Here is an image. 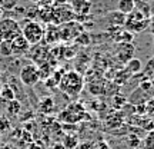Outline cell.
I'll list each match as a JSON object with an SVG mask.
<instances>
[{"label": "cell", "instance_id": "obj_25", "mask_svg": "<svg viewBox=\"0 0 154 149\" xmlns=\"http://www.w3.org/2000/svg\"><path fill=\"white\" fill-rule=\"evenodd\" d=\"M63 146H64V149H74V148L79 146V141H77L76 136H73V135H67L66 138H64Z\"/></svg>", "mask_w": 154, "mask_h": 149}, {"label": "cell", "instance_id": "obj_37", "mask_svg": "<svg viewBox=\"0 0 154 149\" xmlns=\"http://www.w3.org/2000/svg\"><path fill=\"white\" fill-rule=\"evenodd\" d=\"M0 43H2V37H0Z\"/></svg>", "mask_w": 154, "mask_h": 149}, {"label": "cell", "instance_id": "obj_28", "mask_svg": "<svg viewBox=\"0 0 154 149\" xmlns=\"http://www.w3.org/2000/svg\"><path fill=\"white\" fill-rule=\"evenodd\" d=\"M9 126H10L9 121L6 119L5 116H2V118H0V132H5L6 129H9Z\"/></svg>", "mask_w": 154, "mask_h": 149}, {"label": "cell", "instance_id": "obj_24", "mask_svg": "<svg viewBox=\"0 0 154 149\" xmlns=\"http://www.w3.org/2000/svg\"><path fill=\"white\" fill-rule=\"evenodd\" d=\"M141 144H143L144 149H154V131L147 132V135L141 141Z\"/></svg>", "mask_w": 154, "mask_h": 149}, {"label": "cell", "instance_id": "obj_11", "mask_svg": "<svg viewBox=\"0 0 154 149\" xmlns=\"http://www.w3.org/2000/svg\"><path fill=\"white\" fill-rule=\"evenodd\" d=\"M44 40L47 44H54L60 42V29L54 24H47L44 28Z\"/></svg>", "mask_w": 154, "mask_h": 149}, {"label": "cell", "instance_id": "obj_17", "mask_svg": "<svg viewBox=\"0 0 154 149\" xmlns=\"http://www.w3.org/2000/svg\"><path fill=\"white\" fill-rule=\"evenodd\" d=\"M40 111L46 113V115H50L54 112V100L51 98H44V99L40 100Z\"/></svg>", "mask_w": 154, "mask_h": 149}, {"label": "cell", "instance_id": "obj_14", "mask_svg": "<svg viewBox=\"0 0 154 149\" xmlns=\"http://www.w3.org/2000/svg\"><path fill=\"white\" fill-rule=\"evenodd\" d=\"M134 10L140 11L144 17L150 19L151 17V7H150V3L147 2H143V0H134Z\"/></svg>", "mask_w": 154, "mask_h": 149}, {"label": "cell", "instance_id": "obj_36", "mask_svg": "<svg viewBox=\"0 0 154 149\" xmlns=\"http://www.w3.org/2000/svg\"><path fill=\"white\" fill-rule=\"evenodd\" d=\"M143 2H147V3H150V2H153V0H143Z\"/></svg>", "mask_w": 154, "mask_h": 149}, {"label": "cell", "instance_id": "obj_13", "mask_svg": "<svg viewBox=\"0 0 154 149\" xmlns=\"http://www.w3.org/2000/svg\"><path fill=\"white\" fill-rule=\"evenodd\" d=\"M109 22H110L111 26H116V28H124V23H126V15L120 13L119 10L110 11L109 13Z\"/></svg>", "mask_w": 154, "mask_h": 149}, {"label": "cell", "instance_id": "obj_9", "mask_svg": "<svg viewBox=\"0 0 154 149\" xmlns=\"http://www.w3.org/2000/svg\"><path fill=\"white\" fill-rule=\"evenodd\" d=\"M69 5L72 7L73 13L77 16H88L90 9H91V3L88 0H70Z\"/></svg>", "mask_w": 154, "mask_h": 149}, {"label": "cell", "instance_id": "obj_20", "mask_svg": "<svg viewBox=\"0 0 154 149\" xmlns=\"http://www.w3.org/2000/svg\"><path fill=\"white\" fill-rule=\"evenodd\" d=\"M37 69H38V75H40V80H42V79H43V80H47V79L51 76V73L54 72L47 62H44V63H42V65H38Z\"/></svg>", "mask_w": 154, "mask_h": 149}, {"label": "cell", "instance_id": "obj_10", "mask_svg": "<svg viewBox=\"0 0 154 149\" xmlns=\"http://www.w3.org/2000/svg\"><path fill=\"white\" fill-rule=\"evenodd\" d=\"M30 47H32V46H30L27 40L22 36V33L11 40V50H13V55H17V56L26 55L29 50H30Z\"/></svg>", "mask_w": 154, "mask_h": 149}, {"label": "cell", "instance_id": "obj_21", "mask_svg": "<svg viewBox=\"0 0 154 149\" xmlns=\"http://www.w3.org/2000/svg\"><path fill=\"white\" fill-rule=\"evenodd\" d=\"M6 111H7V113H9V115L17 116L19 113H20V111H22V103H20L17 99L11 100V102H7Z\"/></svg>", "mask_w": 154, "mask_h": 149}, {"label": "cell", "instance_id": "obj_4", "mask_svg": "<svg viewBox=\"0 0 154 149\" xmlns=\"http://www.w3.org/2000/svg\"><path fill=\"white\" fill-rule=\"evenodd\" d=\"M22 33V29H20V23L10 19V17H5L0 20V37L2 40H13V39L19 36Z\"/></svg>", "mask_w": 154, "mask_h": 149}, {"label": "cell", "instance_id": "obj_38", "mask_svg": "<svg viewBox=\"0 0 154 149\" xmlns=\"http://www.w3.org/2000/svg\"><path fill=\"white\" fill-rule=\"evenodd\" d=\"M88 2H90V0H88Z\"/></svg>", "mask_w": 154, "mask_h": 149}, {"label": "cell", "instance_id": "obj_3", "mask_svg": "<svg viewBox=\"0 0 154 149\" xmlns=\"http://www.w3.org/2000/svg\"><path fill=\"white\" fill-rule=\"evenodd\" d=\"M149 22L150 19L144 17L140 11L133 10L130 15L126 16V23H124V28L126 30H128L130 33H141L146 29H149Z\"/></svg>", "mask_w": 154, "mask_h": 149}, {"label": "cell", "instance_id": "obj_8", "mask_svg": "<svg viewBox=\"0 0 154 149\" xmlns=\"http://www.w3.org/2000/svg\"><path fill=\"white\" fill-rule=\"evenodd\" d=\"M136 47L133 43H117L116 49V57L123 65H127L133 57H136Z\"/></svg>", "mask_w": 154, "mask_h": 149}, {"label": "cell", "instance_id": "obj_2", "mask_svg": "<svg viewBox=\"0 0 154 149\" xmlns=\"http://www.w3.org/2000/svg\"><path fill=\"white\" fill-rule=\"evenodd\" d=\"M83 85H84V80H83V77L77 72L64 73V75L61 76L60 83H59V86H60L61 90L66 95L72 96V98H76L77 95L82 92Z\"/></svg>", "mask_w": 154, "mask_h": 149}, {"label": "cell", "instance_id": "obj_15", "mask_svg": "<svg viewBox=\"0 0 154 149\" xmlns=\"http://www.w3.org/2000/svg\"><path fill=\"white\" fill-rule=\"evenodd\" d=\"M117 10L123 15H130L134 10V0H119L117 2Z\"/></svg>", "mask_w": 154, "mask_h": 149}, {"label": "cell", "instance_id": "obj_16", "mask_svg": "<svg viewBox=\"0 0 154 149\" xmlns=\"http://www.w3.org/2000/svg\"><path fill=\"white\" fill-rule=\"evenodd\" d=\"M133 39H134V34L130 33L126 29H121L114 36V42L116 43H133Z\"/></svg>", "mask_w": 154, "mask_h": 149}, {"label": "cell", "instance_id": "obj_33", "mask_svg": "<svg viewBox=\"0 0 154 149\" xmlns=\"http://www.w3.org/2000/svg\"><path fill=\"white\" fill-rule=\"evenodd\" d=\"M29 149H43V148H42V146H40L38 144H32Z\"/></svg>", "mask_w": 154, "mask_h": 149}, {"label": "cell", "instance_id": "obj_26", "mask_svg": "<svg viewBox=\"0 0 154 149\" xmlns=\"http://www.w3.org/2000/svg\"><path fill=\"white\" fill-rule=\"evenodd\" d=\"M146 113H147V116H149L150 119L154 118V98L150 99L149 102L146 103Z\"/></svg>", "mask_w": 154, "mask_h": 149}, {"label": "cell", "instance_id": "obj_32", "mask_svg": "<svg viewBox=\"0 0 154 149\" xmlns=\"http://www.w3.org/2000/svg\"><path fill=\"white\" fill-rule=\"evenodd\" d=\"M149 29L150 32H151V34H154V15L151 17H150V22H149Z\"/></svg>", "mask_w": 154, "mask_h": 149}, {"label": "cell", "instance_id": "obj_23", "mask_svg": "<svg viewBox=\"0 0 154 149\" xmlns=\"http://www.w3.org/2000/svg\"><path fill=\"white\" fill-rule=\"evenodd\" d=\"M0 55L5 56V57H10V56H13L10 40H2V43H0Z\"/></svg>", "mask_w": 154, "mask_h": 149}, {"label": "cell", "instance_id": "obj_19", "mask_svg": "<svg viewBox=\"0 0 154 149\" xmlns=\"http://www.w3.org/2000/svg\"><path fill=\"white\" fill-rule=\"evenodd\" d=\"M126 69L130 72V75H134V73H138L141 69H143V63H141V60H140V59H137V57H133L131 60L126 65Z\"/></svg>", "mask_w": 154, "mask_h": 149}, {"label": "cell", "instance_id": "obj_34", "mask_svg": "<svg viewBox=\"0 0 154 149\" xmlns=\"http://www.w3.org/2000/svg\"><path fill=\"white\" fill-rule=\"evenodd\" d=\"M30 2H32V3H36V5H38V2H40V0H30Z\"/></svg>", "mask_w": 154, "mask_h": 149}, {"label": "cell", "instance_id": "obj_27", "mask_svg": "<svg viewBox=\"0 0 154 149\" xmlns=\"http://www.w3.org/2000/svg\"><path fill=\"white\" fill-rule=\"evenodd\" d=\"M76 42H77V43H82V44H87L88 42H90V37H88V34H87V33L82 32V33L77 36Z\"/></svg>", "mask_w": 154, "mask_h": 149}, {"label": "cell", "instance_id": "obj_7", "mask_svg": "<svg viewBox=\"0 0 154 149\" xmlns=\"http://www.w3.org/2000/svg\"><path fill=\"white\" fill-rule=\"evenodd\" d=\"M60 29V40L61 42H70L73 39H77V36L82 33V26L80 23L77 22H70L66 24H61L59 26Z\"/></svg>", "mask_w": 154, "mask_h": 149}, {"label": "cell", "instance_id": "obj_18", "mask_svg": "<svg viewBox=\"0 0 154 149\" xmlns=\"http://www.w3.org/2000/svg\"><path fill=\"white\" fill-rule=\"evenodd\" d=\"M121 123H123V115L119 113V112H116V113L110 115L107 119H106V125H107V128H119V126H121Z\"/></svg>", "mask_w": 154, "mask_h": 149}, {"label": "cell", "instance_id": "obj_12", "mask_svg": "<svg viewBox=\"0 0 154 149\" xmlns=\"http://www.w3.org/2000/svg\"><path fill=\"white\" fill-rule=\"evenodd\" d=\"M38 23H46L51 24L53 23V7H38L37 10V19Z\"/></svg>", "mask_w": 154, "mask_h": 149}, {"label": "cell", "instance_id": "obj_29", "mask_svg": "<svg viewBox=\"0 0 154 149\" xmlns=\"http://www.w3.org/2000/svg\"><path fill=\"white\" fill-rule=\"evenodd\" d=\"M54 0H40L38 2V7H53Z\"/></svg>", "mask_w": 154, "mask_h": 149}, {"label": "cell", "instance_id": "obj_5", "mask_svg": "<svg viewBox=\"0 0 154 149\" xmlns=\"http://www.w3.org/2000/svg\"><path fill=\"white\" fill-rule=\"evenodd\" d=\"M70 22H76V15L73 13L70 5L53 7V23L54 26H61Z\"/></svg>", "mask_w": 154, "mask_h": 149}, {"label": "cell", "instance_id": "obj_31", "mask_svg": "<svg viewBox=\"0 0 154 149\" xmlns=\"http://www.w3.org/2000/svg\"><path fill=\"white\" fill-rule=\"evenodd\" d=\"M64 5H69V0H54L53 7H59V6H64Z\"/></svg>", "mask_w": 154, "mask_h": 149}, {"label": "cell", "instance_id": "obj_30", "mask_svg": "<svg viewBox=\"0 0 154 149\" xmlns=\"http://www.w3.org/2000/svg\"><path fill=\"white\" fill-rule=\"evenodd\" d=\"M77 149H96V146H94L91 142H84V144L79 145V146H77Z\"/></svg>", "mask_w": 154, "mask_h": 149}, {"label": "cell", "instance_id": "obj_1", "mask_svg": "<svg viewBox=\"0 0 154 149\" xmlns=\"http://www.w3.org/2000/svg\"><path fill=\"white\" fill-rule=\"evenodd\" d=\"M20 29H22V36L27 40L30 46L40 44V42H42L44 37L43 24L38 23L37 20H30V19H27V20L20 26Z\"/></svg>", "mask_w": 154, "mask_h": 149}, {"label": "cell", "instance_id": "obj_35", "mask_svg": "<svg viewBox=\"0 0 154 149\" xmlns=\"http://www.w3.org/2000/svg\"><path fill=\"white\" fill-rule=\"evenodd\" d=\"M2 89H3V83L0 82V93H2Z\"/></svg>", "mask_w": 154, "mask_h": 149}, {"label": "cell", "instance_id": "obj_6", "mask_svg": "<svg viewBox=\"0 0 154 149\" xmlns=\"http://www.w3.org/2000/svg\"><path fill=\"white\" fill-rule=\"evenodd\" d=\"M19 77H20V80H22L23 85H26V86H34V85L40 80V75H38L37 66H36V65L23 66Z\"/></svg>", "mask_w": 154, "mask_h": 149}, {"label": "cell", "instance_id": "obj_22", "mask_svg": "<svg viewBox=\"0 0 154 149\" xmlns=\"http://www.w3.org/2000/svg\"><path fill=\"white\" fill-rule=\"evenodd\" d=\"M0 98L5 100V102H11V100H14L16 99V95H14L13 88H10L9 85H3L2 93H0Z\"/></svg>", "mask_w": 154, "mask_h": 149}]
</instances>
